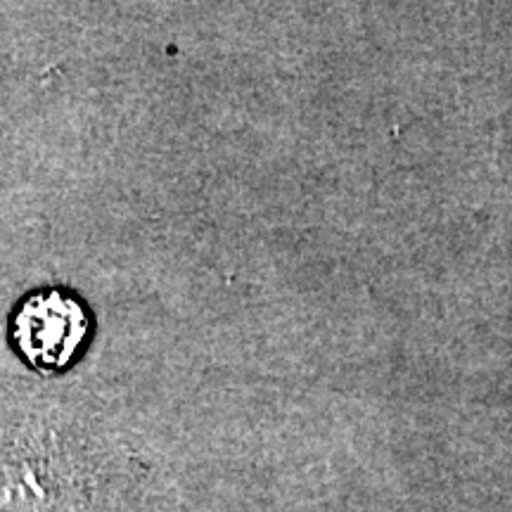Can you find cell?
Instances as JSON below:
<instances>
[{
  "label": "cell",
  "mask_w": 512,
  "mask_h": 512,
  "mask_svg": "<svg viewBox=\"0 0 512 512\" xmlns=\"http://www.w3.org/2000/svg\"><path fill=\"white\" fill-rule=\"evenodd\" d=\"M88 337V316L81 302L62 290L31 294L12 318V339L19 354L38 370H60L79 354Z\"/></svg>",
  "instance_id": "obj_1"
}]
</instances>
